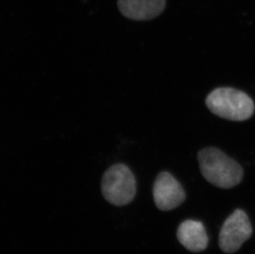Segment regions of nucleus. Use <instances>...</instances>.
Returning <instances> with one entry per match:
<instances>
[{
	"mask_svg": "<svg viewBox=\"0 0 255 254\" xmlns=\"http://www.w3.org/2000/svg\"><path fill=\"white\" fill-rule=\"evenodd\" d=\"M153 197L157 208L163 211L177 208L186 199L183 186L169 172H161L157 176L153 187Z\"/></svg>",
	"mask_w": 255,
	"mask_h": 254,
	"instance_id": "39448f33",
	"label": "nucleus"
},
{
	"mask_svg": "<svg viewBox=\"0 0 255 254\" xmlns=\"http://www.w3.org/2000/svg\"><path fill=\"white\" fill-rule=\"evenodd\" d=\"M102 193L114 206H126L132 202L136 193V182L130 168L123 163L111 166L102 179Z\"/></svg>",
	"mask_w": 255,
	"mask_h": 254,
	"instance_id": "7ed1b4c3",
	"label": "nucleus"
},
{
	"mask_svg": "<svg viewBox=\"0 0 255 254\" xmlns=\"http://www.w3.org/2000/svg\"><path fill=\"white\" fill-rule=\"evenodd\" d=\"M206 105L213 114L234 122L248 120L255 113V103L245 92L233 88H218L206 99Z\"/></svg>",
	"mask_w": 255,
	"mask_h": 254,
	"instance_id": "f03ea898",
	"label": "nucleus"
},
{
	"mask_svg": "<svg viewBox=\"0 0 255 254\" xmlns=\"http://www.w3.org/2000/svg\"><path fill=\"white\" fill-rule=\"evenodd\" d=\"M253 234L247 214L237 209L225 221L219 235V246L226 254L237 252Z\"/></svg>",
	"mask_w": 255,
	"mask_h": 254,
	"instance_id": "20e7f679",
	"label": "nucleus"
},
{
	"mask_svg": "<svg viewBox=\"0 0 255 254\" xmlns=\"http://www.w3.org/2000/svg\"><path fill=\"white\" fill-rule=\"evenodd\" d=\"M177 238L186 250L193 253L204 251L208 246V236L201 221L187 220L178 226Z\"/></svg>",
	"mask_w": 255,
	"mask_h": 254,
	"instance_id": "0eeeda50",
	"label": "nucleus"
},
{
	"mask_svg": "<svg viewBox=\"0 0 255 254\" xmlns=\"http://www.w3.org/2000/svg\"><path fill=\"white\" fill-rule=\"evenodd\" d=\"M198 159L202 176L215 187L230 189L243 180L242 167L221 149L215 147L201 149Z\"/></svg>",
	"mask_w": 255,
	"mask_h": 254,
	"instance_id": "f257e3e1",
	"label": "nucleus"
},
{
	"mask_svg": "<svg viewBox=\"0 0 255 254\" xmlns=\"http://www.w3.org/2000/svg\"><path fill=\"white\" fill-rule=\"evenodd\" d=\"M166 0H118L119 11L124 17L135 21L153 19L161 14Z\"/></svg>",
	"mask_w": 255,
	"mask_h": 254,
	"instance_id": "423d86ee",
	"label": "nucleus"
}]
</instances>
